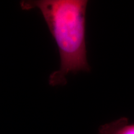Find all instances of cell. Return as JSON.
<instances>
[{
    "label": "cell",
    "mask_w": 134,
    "mask_h": 134,
    "mask_svg": "<svg viewBox=\"0 0 134 134\" xmlns=\"http://www.w3.org/2000/svg\"><path fill=\"white\" fill-rule=\"evenodd\" d=\"M86 0L23 1L21 7L41 11L57 45L60 65L49 76L52 86H63L69 73L91 71L86 45Z\"/></svg>",
    "instance_id": "6da1fadb"
},
{
    "label": "cell",
    "mask_w": 134,
    "mask_h": 134,
    "mask_svg": "<svg viewBox=\"0 0 134 134\" xmlns=\"http://www.w3.org/2000/svg\"><path fill=\"white\" fill-rule=\"evenodd\" d=\"M98 134H134V123L127 117H121L99 127Z\"/></svg>",
    "instance_id": "7a4b0ae2"
}]
</instances>
